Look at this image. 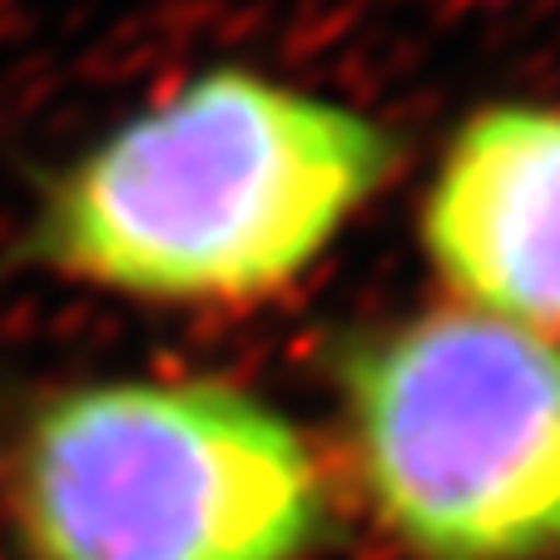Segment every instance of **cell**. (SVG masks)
I'll use <instances>...</instances> for the list:
<instances>
[{
    "mask_svg": "<svg viewBox=\"0 0 560 560\" xmlns=\"http://www.w3.org/2000/svg\"><path fill=\"white\" fill-rule=\"evenodd\" d=\"M342 456L412 560H560V342L471 307L338 352Z\"/></svg>",
    "mask_w": 560,
    "mask_h": 560,
    "instance_id": "3",
    "label": "cell"
},
{
    "mask_svg": "<svg viewBox=\"0 0 560 560\" xmlns=\"http://www.w3.org/2000/svg\"><path fill=\"white\" fill-rule=\"evenodd\" d=\"M5 506L21 560H307L328 540L298 422L209 377L60 387L21 422Z\"/></svg>",
    "mask_w": 560,
    "mask_h": 560,
    "instance_id": "2",
    "label": "cell"
},
{
    "mask_svg": "<svg viewBox=\"0 0 560 560\" xmlns=\"http://www.w3.org/2000/svg\"><path fill=\"white\" fill-rule=\"evenodd\" d=\"M417 229L462 307L560 342V109L497 100L466 115Z\"/></svg>",
    "mask_w": 560,
    "mask_h": 560,
    "instance_id": "4",
    "label": "cell"
},
{
    "mask_svg": "<svg viewBox=\"0 0 560 560\" xmlns=\"http://www.w3.org/2000/svg\"><path fill=\"white\" fill-rule=\"evenodd\" d=\"M392 170L397 144L362 109L219 65L74 159L31 248L105 293L254 307L328 254Z\"/></svg>",
    "mask_w": 560,
    "mask_h": 560,
    "instance_id": "1",
    "label": "cell"
}]
</instances>
